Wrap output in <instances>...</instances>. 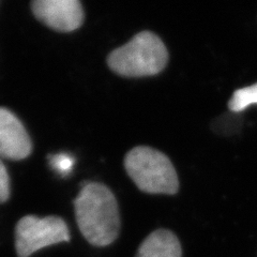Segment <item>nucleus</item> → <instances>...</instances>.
I'll return each instance as SVG.
<instances>
[{
  "instance_id": "1",
  "label": "nucleus",
  "mask_w": 257,
  "mask_h": 257,
  "mask_svg": "<svg viewBox=\"0 0 257 257\" xmlns=\"http://www.w3.org/2000/svg\"><path fill=\"white\" fill-rule=\"evenodd\" d=\"M75 218L84 238L94 246H107L118 238L120 214L112 192L102 183L87 182L74 200Z\"/></svg>"
},
{
  "instance_id": "2",
  "label": "nucleus",
  "mask_w": 257,
  "mask_h": 257,
  "mask_svg": "<svg viewBox=\"0 0 257 257\" xmlns=\"http://www.w3.org/2000/svg\"><path fill=\"white\" fill-rule=\"evenodd\" d=\"M168 61L165 44L151 31H142L107 57L109 69L126 77H142L159 74Z\"/></svg>"
},
{
  "instance_id": "3",
  "label": "nucleus",
  "mask_w": 257,
  "mask_h": 257,
  "mask_svg": "<svg viewBox=\"0 0 257 257\" xmlns=\"http://www.w3.org/2000/svg\"><path fill=\"white\" fill-rule=\"evenodd\" d=\"M127 175L138 188L149 194H176L179 181L176 170L162 152L147 146H138L124 158Z\"/></svg>"
},
{
  "instance_id": "4",
  "label": "nucleus",
  "mask_w": 257,
  "mask_h": 257,
  "mask_svg": "<svg viewBox=\"0 0 257 257\" xmlns=\"http://www.w3.org/2000/svg\"><path fill=\"white\" fill-rule=\"evenodd\" d=\"M70 241V231L59 216H24L15 227V248L19 257H29L46 246Z\"/></svg>"
},
{
  "instance_id": "5",
  "label": "nucleus",
  "mask_w": 257,
  "mask_h": 257,
  "mask_svg": "<svg viewBox=\"0 0 257 257\" xmlns=\"http://www.w3.org/2000/svg\"><path fill=\"white\" fill-rule=\"evenodd\" d=\"M31 9L40 22L56 31L76 30L84 22L83 7L77 0H37Z\"/></svg>"
},
{
  "instance_id": "6",
  "label": "nucleus",
  "mask_w": 257,
  "mask_h": 257,
  "mask_svg": "<svg viewBox=\"0 0 257 257\" xmlns=\"http://www.w3.org/2000/svg\"><path fill=\"white\" fill-rule=\"evenodd\" d=\"M31 141L23 123L14 114L0 108V157L23 160L31 152Z\"/></svg>"
},
{
  "instance_id": "7",
  "label": "nucleus",
  "mask_w": 257,
  "mask_h": 257,
  "mask_svg": "<svg viewBox=\"0 0 257 257\" xmlns=\"http://www.w3.org/2000/svg\"><path fill=\"white\" fill-rule=\"evenodd\" d=\"M179 239L168 229H157L145 239L135 257H181Z\"/></svg>"
},
{
  "instance_id": "8",
  "label": "nucleus",
  "mask_w": 257,
  "mask_h": 257,
  "mask_svg": "<svg viewBox=\"0 0 257 257\" xmlns=\"http://www.w3.org/2000/svg\"><path fill=\"white\" fill-rule=\"evenodd\" d=\"M253 104H257V83L236 90L228 102V107L237 112L242 111Z\"/></svg>"
},
{
  "instance_id": "9",
  "label": "nucleus",
  "mask_w": 257,
  "mask_h": 257,
  "mask_svg": "<svg viewBox=\"0 0 257 257\" xmlns=\"http://www.w3.org/2000/svg\"><path fill=\"white\" fill-rule=\"evenodd\" d=\"M50 164L54 171L64 176L71 172L74 164V159L68 154H57L50 157Z\"/></svg>"
},
{
  "instance_id": "10",
  "label": "nucleus",
  "mask_w": 257,
  "mask_h": 257,
  "mask_svg": "<svg viewBox=\"0 0 257 257\" xmlns=\"http://www.w3.org/2000/svg\"><path fill=\"white\" fill-rule=\"evenodd\" d=\"M10 196V179L7 168L0 161V203H5Z\"/></svg>"
}]
</instances>
